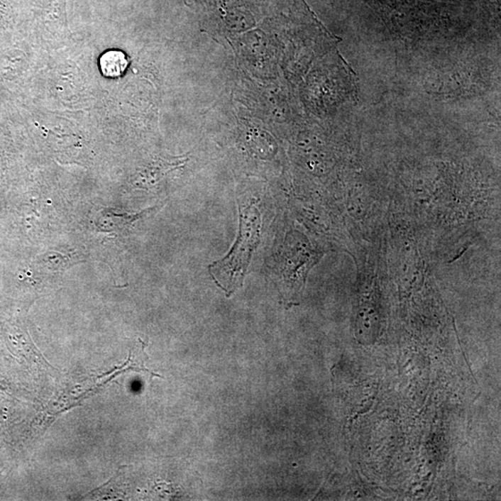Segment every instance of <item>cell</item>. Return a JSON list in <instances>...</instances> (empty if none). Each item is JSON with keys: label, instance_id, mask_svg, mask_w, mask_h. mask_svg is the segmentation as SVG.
I'll list each match as a JSON object with an SVG mask.
<instances>
[{"label": "cell", "instance_id": "6da1fadb", "mask_svg": "<svg viewBox=\"0 0 501 501\" xmlns=\"http://www.w3.org/2000/svg\"><path fill=\"white\" fill-rule=\"evenodd\" d=\"M240 231L231 252L209 265V273L228 297L243 285L253 253L260 243L261 216L255 202L238 200Z\"/></svg>", "mask_w": 501, "mask_h": 501}, {"label": "cell", "instance_id": "3957f363", "mask_svg": "<svg viewBox=\"0 0 501 501\" xmlns=\"http://www.w3.org/2000/svg\"><path fill=\"white\" fill-rule=\"evenodd\" d=\"M128 62L121 51L111 50L104 53L99 59V67L107 77H119L125 72Z\"/></svg>", "mask_w": 501, "mask_h": 501}, {"label": "cell", "instance_id": "7a4b0ae2", "mask_svg": "<svg viewBox=\"0 0 501 501\" xmlns=\"http://www.w3.org/2000/svg\"><path fill=\"white\" fill-rule=\"evenodd\" d=\"M319 258V253L313 250L306 238L297 232L289 234L277 261L282 289L287 292H297L301 289L307 273Z\"/></svg>", "mask_w": 501, "mask_h": 501}]
</instances>
